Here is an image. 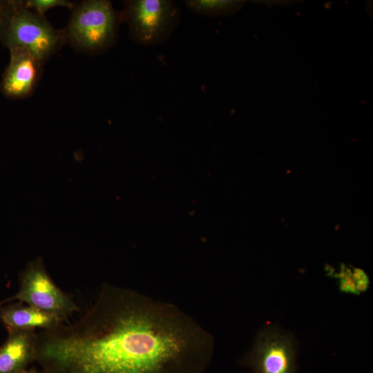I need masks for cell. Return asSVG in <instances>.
I'll return each instance as SVG.
<instances>
[{
    "label": "cell",
    "instance_id": "cell-1",
    "mask_svg": "<svg viewBox=\"0 0 373 373\" xmlns=\"http://www.w3.org/2000/svg\"><path fill=\"white\" fill-rule=\"evenodd\" d=\"M214 339L175 305L104 285L79 319L37 334L42 373H204Z\"/></svg>",
    "mask_w": 373,
    "mask_h": 373
},
{
    "label": "cell",
    "instance_id": "cell-3",
    "mask_svg": "<svg viewBox=\"0 0 373 373\" xmlns=\"http://www.w3.org/2000/svg\"><path fill=\"white\" fill-rule=\"evenodd\" d=\"M65 36L77 48L102 52L114 43L117 17L111 1L89 0L75 7Z\"/></svg>",
    "mask_w": 373,
    "mask_h": 373
},
{
    "label": "cell",
    "instance_id": "cell-13",
    "mask_svg": "<svg viewBox=\"0 0 373 373\" xmlns=\"http://www.w3.org/2000/svg\"><path fill=\"white\" fill-rule=\"evenodd\" d=\"M6 2L0 1V21L3 15V12L6 8Z\"/></svg>",
    "mask_w": 373,
    "mask_h": 373
},
{
    "label": "cell",
    "instance_id": "cell-9",
    "mask_svg": "<svg viewBox=\"0 0 373 373\" xmlns=\"http://www.w3.org/2000/svg\"><path fill=\"white\" fill-rule=\"evenodd\" d=\"M37 334L35 331L8 334L0 346V373H21L35 361Z\"/></svg>",
    "mask_w": 373,
    "mask_h": 373
},
{
    "label": "cell",
    "instance_id": "cell-6",
    "mask_svg": "<svg viewBox=\"0 0 373 373\" xmlns=\"http://www.w3.org/2000/svg\"><path fill=\"white\" fill-rule=\"evenodd\" d=\"M298 343L293 336L272 325L258 332L240 364L251 373H297Z\"/></svg>",
    "mask_w": 373,
    "mask_h": 373
},
{
    "label": "cell",
    "instance_id": "cell-2",
    "mask_svg": "<svg viewBox=\"0 0 373 373\" xmlns=\"http://www.w3.org/2000/svg\"><path fill=\"white\" fill-rule=\"evenodd\" d=\"M65 35L23 1H8L0 21V41L8 49L28 50L42 64L61 44Z\"/></svg>",
    "mask_w": 373,
    "mask_h": 373
},
{
    "label": "cell",
    "instance_id": "cell-8",
    "mask_svg": "<svg viewBox=\"0 0 373 373\" xmlns=\"http://www.w3.org/2000/svg\"><path fill=\"white\" fill-rule=\"evenodd\" d=\"M0 321L8 333L55 328L65 321L21 302L0 305Z\"/></svg>",
    "mask_w": 373,
    "mask_h": 373
},
{
    "label": "cell",
    "instance_id": "cell-11",
    "mask_svg": "<svg viewBox=\"0 0 373 373\" xmlns=\"http://www.w3.org/2000/svg\"><path fill=\"white\" fill-rule=\"evenodd\" d=\"M333 276L338 280V288L343 293L359 295L370 287V279L361 269H350L343 265Z\"/></svg>",
    "mask_w": 373,
    "mask_h": 373
},
{
    "label": "cell",
    "instance_id": "cell-5",
    "mask_svg": "<svg viewBox=\"0 0 373 373\" xmlns=\"http://www.w3.org/2000/svg\"><path fill=\"white\" fill-rule=\"evenodd\" d=\"M121 19L128 24L133 40L146 46L158 45L166 41L177 27L180 10L173 1H126Z\"/></svg>",
    "mask_w": 373,
    "mask_h": 373
},
{
    "label": "cell",
    "instance_id": "cell-7",
    "mask_svg": "<svg viewBox=\"0 0 373 373\" xmlns=\"http://www.w3.org/2000/svg\"><path fill=\"white\" fill-rule=\"evenodd\" d=\"M9 50L10 61L3 75L1 91L8 97H26L33 91L37 83L41 64L26 49Z\"/></svg>",
    "mask_w": 373,
    "mask_h": 373
},
{
    "label": "cell",
    "instance_id": "cell-12",
    "mask_svg": "<svg viewBox=\"0 0 373 373\" xmlns=\"http://www.w3.org/2000/svg\"><path fill=\"white\" fill-rule=\"evenodd\" d=\"M23 3L26 8L42 17L47 10L55 7L73 8L75 6L72 2L66 0H27Z\"/></svg>",
    "mask_w": 373,
    "mask_h": 373
},
{
    "label": "cell",
    "instance_id": "cell-10",
    "mask_svg": "<svg viewBox=\"0 0 373 373\" xmlns=\"http://www.w3.org/2000/svg\"><path fill=\"white\" fill-rule=\"evenodd\" d=\"M186 6L193 12L207 17L231 15L240 10L242 1L187 0Z\"/></svg>",
    "mask_w": 373,
    "mask_h": 373
},
{
    "label": "cell",
    "instance_id": "cell-14",
    "mask_svg": "<svg viewBox=\"0 0 373 373\" xmlns=\"http://www.w3.org/2000/svg\"><path fill=\"white\" fill-rule=\"evenodd\" d=\"M21 373H42V372H38L37 370H25Z\"/></svg>",
    "mask_w": 373,
    "mask_h": 373
},
{
    "label": "cell",
    "instance_id": "cell-4",
    "mask_svg": "<svg viewBox=\"0 0 373 373\" xmlns=\"http://www.w3.org/2000/svg\"><path fill=\"white\" fill-rule=\"evenodd\" d=\"M19 300L45 312L57 316L65 322L79 311L73 298L64 292L47 272L41 258L27 264L19 275V289L11 297L0 301V305Z\"/></svg>",
    "mask_w": 373,
    "mask_h": 373
}]
</instances>
